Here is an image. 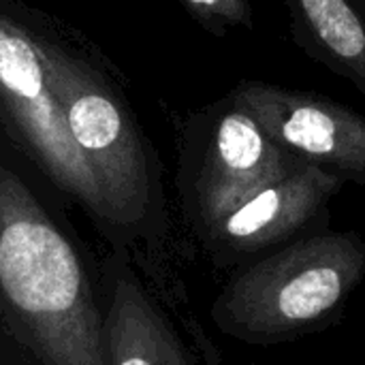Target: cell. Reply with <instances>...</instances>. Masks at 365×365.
<instances>
[{
	"mask_svg": "<svg viewBox=\"0 0 365 365\" xmlns=\"http://www.w3.org/2000/svg\"><path fill=\"white\" fill-rule=\"evenodd\" d=\"M68 203L0 124V319L38 365H107L101 263Z\"/></svg>",
	"mask_w": 365,
	"mask_h": 365,
	"instance_id": "cell-1",
	"label": "cell"
},
{
	"mask_svg": "<svg viewBox=\"0 0 365 365\" xmlns=\"http://www.w3.org/2000/svg\"><path fill=\"white\" fill-rule=\"evenodd\" d=\"M49 83L107 212V242L128 252L167 235L163 167L111 62L56 17L21 4Z\"/></svg>",
	"mask_w": 365,
	"mask_h": 365,
	"instance_id": "cell-2",
	"label": "cell"
},
{
	"mask_svg": "<svg viewBox=\"0 0 365 365\" xmlns=\"http://www.w3.org/2000/svg\"><path fill=\"white\" fill-rule=\"evenodd\" d=\"M365 280V235L323 229L233 269L210 317L250 346L297 340L329 325Z\"/></svg>",
	"mask_w": 365,
	"mask_h": 365,
	"instance_id": "cell-3",
	"label": "cell"
},
{
	"mask_svg": "<svg viewBox=\"0 0 365 365\" xmlns=\"http://www.w3.org/2000/svg\"><path fill=\"white\" fill-rule=\"evenodd\" d=\"M304 163L280 148L229 94L195 111L182 128L175 175L190 231L199 237Z\"/></svg>",
	"mask_w": 365,
	"mask_h": 365,
	"instance_id": "cell-4",
	"label": "cell"
},
{
	"mask_svg": "<svg viewBox=\"0 0 365 365\" xmlns=\"http://www.w3.org/2000/svg\"><path fill=\"white\" fill-rule=\"evenodd\" d=\"M0 124L36 169L71 203L79 205L107 240L103 197L68 135L45 62L17 0H0Z\"/></svg>",
	"mask_w": 365,
	"mask_h": 365,
	"instance_id": "cell-5",
	"label": "cell"
},
{
	"mask_svg": "<svg viewBox=\"0 0 365 365\" xmlns=\"http://www.w3.org/2000/svg\"><path fill=\"white\" fill-rule=\"evenodd\" d=\"M344 182L310 163L269 184L197 240L216 267L237 269L304 235L331 227V199Z\"/></svg>",
	"mask_w": 365,
	"mask_h": 365,
	"instance_id": "cell-6",
	"label": "cell"
},
{
	"mask_svg": "<svg viewBox=\"0 0 365 365\" xmlns=\"http://www.w3.org/2000/svg\"><path fill=\"white\" fill-rule=\"evenodd\" d=\"M229 96L287 152L365 188V115L323 94L240 81Z\"/></svg>",
	"mask_w": 365,
	"mask_h": 365,
	"instance_id": "cell-7",
	"label": "cell"
},
{
	"mask_svg": "<svg viewBox=\"0 0 365 365\" xmlns=\"http://www.w3.org/2000/svg\"><path fill=\"white\" fill-rule=\"evenodd\" d=\"M107 365H192L178 334L135 274L133 257L113 250L101 263Z\"/></svg>",
	"mask_w": 365,
	"mask_h": 365,
	"instance_id": "cell-8",
	"label": "cell"
},
{
	"mask_svg": "<svg viewBox=\"0 0 365 365\" xmlns=\"http://www.w3.org/2000/svg\"><path fill=\"white\" fill-rule=\"evenodd\" d=\"M297 43L365 96V24L349 0H284Z\"/></svg>",
	"mask_w": 365,
	"mask_h": 365,
	"instance_id": "cell-9",
	"label": "cell"
},
{
	"mask_svg": "<svg viewBox=\"0 0 365 365\" xmlns=\"http://www.w3.org/2000/svg\"><path fill=\"white\" fill-rule=\"evenodd\" d=\"M195 21L222 36L233 28H252L250 0H180Z\"/></svg>",
	"mask_w": 365,
	"mask_h": 365,
	"instance_id": "cell-10",
	"label": "cell"
}]
</instances>
